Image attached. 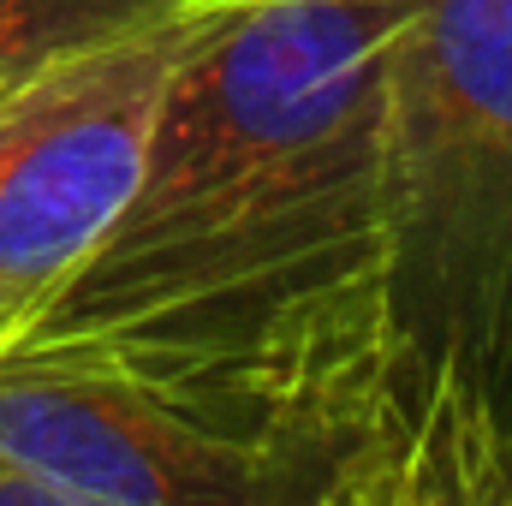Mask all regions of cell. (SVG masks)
Wrapping results in <instances>:
<instances>
[{
  "label": "cell",
  "mask_w": 512,
  "mask_h": 506,
  "mask_svg": "<svg viewBox=\"0 0 512 506\" xmlns=\"http://www.w3.org/2000/svg\"><path fill=\"white\" fill-rule=\"evenodd\" d=\"M417 6H221L161 90L120 221L0 358L120 370L274 447L316 506H405L387 66Z\"/></svg>",
  "instance_id": "1"
},
{
  "label": "cell",
  "mask_w": 512,
  "mask_h": 506,
  "mask_svg": "<svg viewBox=\"0 0 512 506\" xmlns=\"http://www.w3.org/2000/svg\"><path fill=\"white\" fill-rule=\"evenodd\" d=\"M405 506L512 501V0H423L387 66Z\"/></svg>",
  "instance_id": "2"
},
{
  "label": "cell",
  "mask_w": 512,
  "mask_h": 506,
  "mask_svg": "<svg viewBox=\"0 0 512 506\" xmlns=\"http://www.w3.org/2000/svg\"><path fill=\"white\" fill-rule=\"evenodd\" d=\"M215 12H179L0 78V352L120 221L161 90Z\"/></svg>",
  "instance_id": "3"
},
{
  "label": "cell",
  "mask_w": 512,
  "mask_h": 506,
  "mask_svg": "<svg viewBox=\"0 0 512 506\" xmlns=\"http://www.w3.org/2000/svg\"><path fill=\"white\" fill-rule=\"evenodd\" d=\"M0 506H316V489L120 370L0 358Z\"/></svg>",
  "instance_id": "4"
}]
</instances>
